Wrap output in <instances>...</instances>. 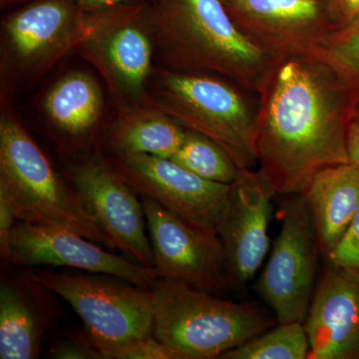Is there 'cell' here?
I'll return each instance as SVG.
<instances>
[{
  "mask_svg": "<svg viewBox=\"0 0 359 359\" xmlns=\"http://www.w3.org/2000/svg\"><path fill=\"white\" fill-rule=\"evenodd\" d=\"M187 129L159 109L146 105L120 108L109 131L110 154H147L170 159L185 140Z\"/></svg>",
  "mask_w": 359,
  "mask_h": 359,
  "instance_id": "ffe728a7",
  "label": "cell"
},
{
  "mask_svg": "<svg viewBox=\"0 0 359 359\" xmlns=\"http://www.w3.org/2000/svg\"><path fill=\"white\" fill-rule=\"evenodd\" d=\"M42 107L52 127L68 145L86 149L102 117V90L88 73L73 71L52 85Z\"/></svg>",
  "mask_w": 359,
  "mask_h": 359,
  "instance_id": "d6986e66",
  "label": "cell"
},
{
  "mask_svg": "<svg viewBox=\"0 0 359 359\" xmlns=\"http://www.w3.org/2000/svg\"><path fill=\"white\" fill-rule=\"evenodd\" d=\"M323 257L339 242L359 209V170L351 163L318 172L301 193Z\"/></svg>",
  "mask_w": 359,
  "mask_h": 359,
  "instance_id": "ac0fdd59",
  "label": "cell"
},
{
  "mask_svg": "<svg viewBox=\"0 0 359 359\" xmlns=\"http://www.w3.org/2000/svg\"><path fill=\"white\" fill-rule=\"evenodd\" d=\"M327 6L335 32L359 21V0H327Z\"/></svg>",
  "mask_w": 359,
  "mask_h": 359,
  "instance_id": "484cf974",
  "label": "cell"
},
{
  "mask_svg": "<svg viewBox=\"0 0 359 359\" xmlns=\"http://www.w3.org/2000/svg\"><path fill=\"white\" fill-rule=\"evenodd\" d=\"M143 104L211 139L241 170L257 163V107L245 89L217 75L159 67Z\"/></svg>",
  "mask_w": 359,
  "mask_h": 359,
  "instance_id": "277c9868",
  "label": "cell"
},
{
  "mask_svg": "<svg viewBox=\"0 0 359 359\" xmlns=\"http://www.w3.org/2000/svg\"><path fill=\"white\" fill-rule=\"evenodd\" d=\"M54 295L27 269L1 273L0 358H39L45 334L58 316Z\"/></svg>",
  "mask_w": 359,
  "mask_h": 359,
  "instance_id": "e0dca14e",
  "label": "cell"
},
{
  "mask_svg": "<svg viewBox=\"0 0 359 359\" xmlns=\"http://www.w3.org/2000/svg\"><path fill=\"white\" fill-rule=\"evenodd\" d=\"M69 183L98 228L132 261L154 268L142 201L102 157L78 163Z\"/></svg>",
  "mask_w": 359,
  "mask_h": 359,
  "instance_id": "7c38bea8",
  "label": "cell"
},
{
  "mask_svg": "<svg viewBox=\"0 0 359 359\" xmlns=\"http://www.w3.org/2000/svg\"><path fill=\"white\" fill-rule=\"evenodd\" d=\"M245 36L278 58L320 48L335 32L327 0H224Z\"/></svg>",
  "mask_w": 359,
  "mask_h": 359,
  "instance_id": "5bb4252c",
  "label": "cell"
},
{
  "mask_svg": "<svg viewBox=\"0 0 359 359\" xmlns=\"http://www.w3.org/2000/svg\"><path fill=\"white\" fill-rule=\"evenodd\" d=\"M154 268L161 278L219 294L228 287L226 257L218 233L181 218L149 198H142Z\"/></svg>",
  "mask_w": 359,
  "mask_h": 359,
  "instance_id": "30bf717a",
  "label": "cell"
},
{
  "mask_svg": "<svg viewBox=\"0 0 359 359\" xmlns=\"http://www.w3.org/2000/svg\"><path fill=\"white\" fill-rule=\"evenodd\" d=\"M356 91L316 51L275 59L257 93L256 145L276 194H301L320 170L349 163Z\"/></svg>",
  "mask_w": 359,
  "mask_h": 359,
  "instance_id": "6da1fadb",
  "label": "cell"
},
{
  "mask_svg": "<svg viewBox=\"0 0 359 359\" xmlns=\"http://www.w3.org/2000/svg\"><path fill=\"white\" fill-rule=\"evenodd\" d=\"M170 159L191 173L217 183H235L241 173L235 161L221 146L191 130H187L185 140Z\"/></svg>",
  "mask_w": 359,
  "mask_h": 359,
  "instance_id": "44dd1931",
  "label": "cell"
},
{
  "mask_svg": "<svg viewBox=\"0 0 359 359\" xmlns=\"http://www.w3.org/2000/svg\"><path fill=\"white\" fill-rule=\"evenodd\" d=\"M327 263L304 323L308 359H358L359 271Z\"/></svg>",
  "mask_w": 359,
  "mask_h": 359,
  "instance_id": "2e32d148",
  "label": "cell"
},
{
  "mask_svg": "<svg viewBox=\"0 0 359 359\" xmlns=\"http://www.w3.org/2000/svg\"><path fill=\"white\" fill-rule=\"evenodd\" d=\"M309 344L304 323H278L248 340L222 359H306Z\"/></svg>",
  "mask_w": 359,
  "mask_h": 359,
  "instance_id": "7402d4cb",
  "label": "cell"
},
{
  "mask_svg": "<svg viewBox=\"0 0 359 359\" xmlns=\"http://www.w3.org/2000/svg\"><path fill=\"white\" fill-rule=\"evenodd\" d=\"M142 198H149L189 223L218 233L233 184L208 181L171 159L147 154L102 157Z\"/></svg>",
  "mask_w": 359,
  "mask_h": 359,
  "instance_id": "9c48e42d",
  "label": "cell"
},
{
  "mask_svg": "<svg viewBox=\"0 0 359 359\" xmlns=\"http://www.w3.org/2000/svg\"><path fill=\"white\" fill-rule=\"evenodd\" d=\"M334 266L359 271V209L334 249L325 257Z\"/></svg>",
  "mask_w": 359,
  "mask_h": 359,
  "instance_id": "d4e9b609",
  "label": "cell"
},
{
  "mask_svg": "<svg viewBox=\"0 0 359 359\" xmlns=\"http://www.w3.org/2000/svg\"><path fill=\"white\" fill-rule=\"evenodd\" d=\"M276 195L259 172L241 170L218 226L229 285L245 287L256 276L269 249L271 199Z\"/></svg>",
  "mask_w": 359,
  "mask_h": 359,
  "instance_id": "9a60e30c",
  "label": "cell"
},
{
  "mask_svg": "<svg viewBox=\"0 0 359 359\" xmlns=\"http://www.w3.org/2000/svg\"><path fill=\"white\" fill-rule=\"evenodd\" d=\"M347 153L349 163L359 170V116H354L347 133Z\"/></svg>",
  "mask_w": 359,
  "mask_h": 359,
  "instance_id": "f546056e",
  "label": "cell"
},
{
  "mask_svg": "<svg viewBox=\"0 0 359 359\" xmlns=\"http://www.w3.org/2000/svg\"><path fill=\"white\" fill-rule=\"evenodd\" d=\"M354 116H359V84L358 86V91H356L355 104H354Z\"/></svg>",
  "mask_w": 359,
  "mask_h": 359,
  "instance_id": "1f68e13d",
  "label": "cell"
},
{
  "mask_svg": "<svg viewBox=\"0 0 359 359\" xmlns=\"http://www.w3.org/2000/svg\"><path fill=\"white\" fill-rule=\"evenodd\" d=\"M327 59L351 83L359 84V21L337 30L320 48L314 50Z\"/></svg>",
  "mask_w": 359,
  "mask_h": 359,
  "instance_id": "603a6c76",
  "label": "cell"
},
{
  "mask_svg": "<svg viewBox=\"0 0 359 359\" xmlns=\"http://www.w3.org/2000/svg\"><path fill=\"white\" fill-rule=\"evenodd\" d=\"M88 14L75 0H34L7 16L2 23L6 68L39 74L89 34Z\"/></svg>",
  "mask_w": 359,
  "mask_h": 359,
  "instance_id": "8fae6325",
  "label": "cell"
},
{
  "mask_svg": "<svg viewBox=\"0 0 359 359\" xmlns=\"http://www.w3.org/2000/svg\"><path fill=\"white\" fill-rule=\"evenodd\" d=\"M149 4L135 2L89 14V35L80 45L120 108L143 104L147 95L156 50Z\"/></svg>",
  "mask_w": 359,
  "mask_h": 359,
  "instance_id": "52a82bcc",
  "label": "cell"
},
{
  "mask_svg": "<svg viewBox=\"0 0 359 359\" xmlns=\"http://www.w3.org/2000/svg\"><path fill=\"white\" fill-rule=\"evenodd\" d=\"M76 231L20 222L11 237V263L23 268L65 266L118 276L149 290L161 278L157 269L130 261Z\"/></svg>",
  "mask_w": 359,
  "mask_h": 359,
  "instance_id": "4fadbf2b",
  "label": "cell"
},
{
  "mask_svg": "<svg viewBox=\"0 0 359 359\" xmlns=\"http://www.w3.org/2000/svg\"><path fill=\"white\" fill-rule=\"evenodd\" d=\"M149 22L167 69L217 75L257 93L276 59L238 29L224 0H151Z\"/></svg>",
  "mask_w": 359,
  "mask_h": 359,
  "instance_id": "7a4b0ae2",
  "label": "cell"
},
{
  "mask_svg": "<svg viewBox=\"0 0 359 359\" xmlns=\"http://www.w3.org/2000/svg\"><path fill=\"white\" fill-rule=\"evenodd\" d=\"M119 359H173V355L166 346L153 337L130 347Z\"/></svg>",
  "mask_w": 359,
  "mask_h": 359,
  "instance_id": "83f0119b",
  "label": "cell"
},
{
  "mask_svg": "<svg viewBox=\"0 0 359 359\" xmlns=\"http://www.w3.org/2000/svg\"><path fill=\"white\" fill-rule=\"evenodd\" d=\"M280 233L256 283L276 323H304L320 254L308 205L301 194L285 196Z\"/></svg>",
  "mask_w": 359,
  "mask_h": 359,
  "instance_id": "ba28073f",
  "label": "cell"
},
{
  "mask_svg": "<svg viewBox=\"0 0 359 359\" xmlns=\"http://www.w3.org/2000/svg\"><path fill=\"white\" fill-rule=\"evenodd\" d=\"M50 355L56 359H103L86 332L78 330H67L56 339L51 346Z\"/></svg>",
  "mask_w": 359,
  "mask_h": 359,
  "instance_id": "cb8c5ba5",
  "label": "cell"
},
{
  "mask_svg": "<svg viewBox=\"0 0 359 359\" xmlns=\"http://www.w3.org/2000/svg\"><path fill=\"white\" fill-rule=\"evenodd\" d=\"M15 219H18L11 203L4 194L0 193V256L2 261L8 263L11 262V237Z\"/></svg>",
  "mask_w": 359,
  "mask_h": 359,
  "instance_id": "4316f807",
  "label": "cell"
},
{
  "mask_svg": "<svg viewBox=\"0 0 359 359\" xmlns=\"http://www.w3.org/2000/svg\"><path fill=\"white\" fill-rule=\"evenodd\" d=\"M149 292L153 334L173 359L221 358L276 321L254 304L226 301L178 280L159 278Z\"/></svg>",
  "mask_w": 359,
  "mask_h": 359,
  "instance_id": "3957f363",
  "label": "cell"
},
{
  "mask_svg": "<svg viewBox=\"0 0 359 359\" xmlns=\"http://www.w3.org/2000/svg\"><path fill=\"white\" fill-rule=\"evenodd\" d=\"M26 0H0V4H1V7L14 6V4H20V2H25Z\"/></svg>",
  "mask_w": 359,
  "mask_h": 359,
  "instance_id": "4dcf8cb0",
  "label": "cell"
},
{
  "mask_svg": "<svg viewBox=\"0 0 359 359\" xmlns=\"http://www.w3.org/2000/svg\"><path fill=\"white\" fill-rule=\"evenodd\" d=\"M0 193L20 222L67 229L117 250L89 216L69 182L61 178L36 142L6 110L0 118Z\"/></svg>",
  "mask_w": 359,
  "mask_h": 359,
  "instance_id": "5b68a950",
  "label": "cell"
},
{
  "mask_svg": "<svg viewBox=\"0 0 359 359\" xmlns=\"http://www.w3.org/2000/svg\"><path fill=\"white\" fill-rule=\"evenodd\" d=\"M151 0H75L80 11L85 14H96L110 11L115 7L135 4V2H149Z\"/></svg>",
  "mask_w": 359,
  "mask_h": 359,
  "instance_id": "f1b7e54d",
  "label": "cell"
},
{
  "mask_svg": "<svg viewBox=\"0 0 359 359\" xmlns=\"http://www.w3.org/2000/svg\"><path fill=\"white\" fill-rule=\"evenodd\" d=\"M27 271L70 304L103 359H119L130 347L154 337L149 290L104 273H56L41 268Z\"/></svg>",
  "mask_w": 359,
  "mask_h": 359,
  "instance_id": "8992f818",
  "label": "cell"
}]
</instances>
